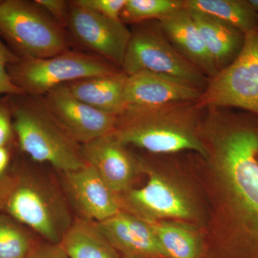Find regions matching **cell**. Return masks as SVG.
I'll list each match as a JSON object with an SVG mask.
<instances>
[{"label":"cell","mask_w":258,"mask_h":258,"mask_svg":"<svg viewBox=\"0 0 258 258\" xmlns=\"http://www.w3.org/2000/svg\"><path fill=\"white\" fill-rule=\"evenodd\" d=\"M191 165L208 210L205 258H258V125L211 115Z\"/></svg>","instance_id":"obj_1"},{"label":"cell","mask_w":258,"mask_h":258,"mask_svg":"<svg viewBox=\"0 0 258 258\" xmlns=\"http://www.w3.org/2000/svg\"><path fill=\"white\" fill-rule=\"evenodd\" d=\"M147 182L119 195L121 211L144 221L175 220L205 228V195L191 167L164 159H140Z\"/></svg>","instance_id":"obj_2"},{"label":"cell","mask_w":258,"mask_h":258,"mask_svg":"<svg viewBox=\"0 0 258 258\" xmlns=\"http://www.w3.org/2000/svg\"><path fill=\"white\" fill-rule=\"evenodd\" d=\"M198 108L196 101H189L125 111L118 117L113 133L125 147L134 146L154 155L191 152L203 157Z\"/></svg>","instance_id":"obj_3"},{"label":"cell","mask_w":258,"mask_h":258,"mask_svg":"<svg viewBox=\"0 0 258 258\" xmlns=\"http://www.w3.org/2000/svg\"><path fill=\"white\" fill-rule=\"evenodd\" d=\"M0 212L50 243H60L72 224L60 194L20 163L10 166L0 178Z\"/></svg>","instance_id":"obj_4"},{"label":"cell","mask_w":258,"mask_h":258,"mask_svg":"<svg viewBox=\"0 0 258 258\" xmlns=\"http://www.w3.org/2000/svg\"><path fill=\"white\" fill-rule=\"evenodd\" d=\"M8 96L15 135L22 152L33 161L47 163L63 173L86 164L81 146L57 123L42 96Z\"/></svg>","instance_id":"obj_5"},{"label":"cell","mask_w":258,"mask_h":258,"mask_svg":"<svg viewBox=\"0 0 258 258\" xmlns=\"http://www.w3.org/2000/svg\"><path fill=\"white\" fill-rule=\"evenodd\" d=\"M0 37L20 57L47 58L69 50L63 27L34 1L2 0Z\"/></svg>","instance_id":"obj_6"},{"label":"cell","mask_w":258,"mask_h":258,"mask_svg":"<svg viewBox=\"0 0 258 258\" xmlns=\"http://www.w3.org/2000/svg\"><path fill=\"white\" fill-rule=\"evenodd\" d=\"M8 70L15 86L32 96H43L60 85L118 71L99 56L70 50L47 58L20 57Z\"/></svg>","instance_id":"obj_7"},{"label":"cell","mask_w":258,"mask_h":258,"mask_svg":"<svg viewBox=\"0 0 258 258\" xmlns=\"http://www.w3.org/2000/svg\"><path fill=\"white\" fill-rule=\"evenodd\" d=\"M201 107H234L258 115V25L244 35L238 55L212 78L196 101Z\"/></svg>","instance_id":"obj_8"},{"label":"cell","mask_w":258,"mask_h":258,"mask_svg":"<svg viewBox=\"0 0 258 258\" xmlns=\"http://www.w3.org/2000/svg\"><path fill=\"white\" fill-rule=\"evenodd\" d=\"M127 76L147 71L184 81L202 90L206 79L160 33L139 29L132 32L121 66Z\"/></svg>","instance_id":"obj_9"},{"label":"cell","mask_w":258,"mask_h":258,"mask_svg":"<svg viewBox=\"0 0 258 258\" xmlns=\"http://www.w3.org/2000/svg\"><path fill=\"white\" fill-rule=\"evenodd\" d=\"M66 27L83 46L94 55L121 68L132 32L122 20H114L70 3Z\"/></svg>","instance_id":"obj_10"},{"label":"cell","mask_w":258,"mask_h":258,"mask_svg":"<svg viewBox=\"0 0 258 258\" xmlns=\"http://www.w3.org/2000/svg\"><path fill=\"white\" fill-rule=\"evenodd\" d=\"M52 116L79 145L113 133L118 117L93 108L78 99L67 85H60L42 96Z\"/></svg>","instance_id":"obj_11"},{"label":"cell","mask_w":258,"mask_h":258,"mask_svg":"<svg viewBox=\"0 0 258 258\" xmlns=\"http://www.w3.org/2000/svg\"><path fill=\"white\" fill-rule=\"evenodd\" d=\"M80 146L85 162L92 166L117 195L134 187L144 175L139 158L134 157L113 133Z\"/></svg>","instance_id":"obj_12"},{"label":"cell","mask_w":258,"mask_h":258,"mask_svg":"<svg viewBox=\"0 0 258 258\" xmlns=\"http://www.w3.org/2000/svg\"><path fill=\"white\" fill-rule=\"evenodd\" d=\"M63 174L66 190L81 218L97 223L121 211L119 195L92 166L86 163L80 169Z\"/></svg>","instance_id":"obj_13"},{"label":"cell","mask_w":258,"mask_h":258,"mask_svg":"<svg viewBox=\"0 0 258 258\" xmlns=\"http://www.w3.org/2000/svg\"><path fill=\"white\" fill-rule=\"evenodd\" d=\"M202 92V90L184 81L142 71L128 76L124 91V111L196 101Z\"/></svg>","instance_id":"obj_14"},{"label":"cell","mask_w":258,"mask_h":258,"mask_svg":"<svg viewBox=\"0 0 258 258\" xmlns=\"http://www.w3.org/2000/svg\"><path fill=\"white\" fill-rule=\"evenodd\" d=\"M96 224L122 258H167L152 226L138 217L120 211Z\"/></svg>","instance_id":"obj_15"},{"label":"cell","mask_w":258,"mask_h":258,"mask_svg":"<svg viewBox=\"0 0 258 258\" xmlns=\"http://www.w3.org/2000/svg\"><path fill=\"white\" fill-rule=\"evenodd\" d=\"M161 28L181 55L203 74L213 78L218 71L191 13L184 8L159 20Z\"/></svg>","instance_id":"obj_16"},{"label":"cell","mask_w":258,"mask_h":258,"mask_svg":"<svg viewBox=\"0 0 258 258\" xmlns=\"http://www.w3.org/2000/svg\"><path fill=\"white\" fill-rule=\"evenodd\" d=\"M128 76L123 71L68 83L78 99L102 112L120 116L125 110L124 91Z\"/></svg>","instance_id":"obj_17"},{"label":"cell","mask_w":258,"mask_h":258,"mask_svg":"<svg viewBox=\"0 0 258 258\" xmlns=\"http://www.w3.org/2000/svg\"><path fill=\"white\" fill-rule=\"evenodd\" d=\"M189 11L219 72L238 55L243 44L244 34L210 15L192 10Z\"/></svg>","instance_id":"obj_18"},{"label":"cell","mask_w":258,"mask_h":258,"mask_svg":"<svg viewBox=\"0 0 258 258\" xmlns=\"http://www.w3.org/2000/svg\"><path fill=\"white\" fill-rule=\"evenodd\" d=\"M149 223L167 258H205L203 227L175 220Z\"/></svg>","instance_id":"obj_19"},{"label":"cell","mask_w":258,"mask_h":258,"mask_svg":"<svg viewBox=\"0 0 258 258\" xmlns=\"http://www.w3.org/2000/svg\"><path fill=\"white\" fill-rule=\"evenodd\" d=\"M60 244L69 258H122L96 222L82 218L72 222Z\"/></svg>","instance_id":"obj_20"},{"label":"cell","mask_w":258,"mask_h":258,"mask_svg":"<svg viewBox=\"0 0 258 258\" xmlns=\"http://www.w3.org/2000/svg\"><path fill=\"white\" fill-rule=\"evenodd\" d=\"M186 9L200 12L218 19L242 33L257 26V14L248 1L240 0H186Z\"/></svg>","instance_id":"obj_21"},{"label":"cell","mask_w":258,"mask_h":258,"mask_svg":"<svg viewBox=\"0 0 258 258\" xmlns=\"http://www.w3.org/2000/svg\"><path fill=\"white\" fill-rule=\"evenodd\" d=\"M35 244L21 224L0 215V258H26Z\"/></svg>","instance_id":"obj_22"},{"label":"cell","mask_w":258,"mask_h":258,"mask_svg":"<svg viewBox=\"0 0 258 258\" xmlns=\"http://www.w3.org/2000/svg\"><path fill=\"white\" fill-rule=\"evenodd\" d=\"M184 8L181 0H127L121 18L131 23L161 19Z\"/></svg>","instance_id":"obj_23"},{"label":"cell","mask_w":258,"mask_h":258,"mask_svg":"<svg viewBox=\"0 0 258 258\" xmlns=\"http://www.w3.org/2000/svg\"><path fill=\"white\" fill-rule=\"evenodd\" d=\"M19 58L20 57L5 45L0 37V95L18 96L25 94L13 83L8 73V66Z\"/></svg>","instance_id":"obj_24"},{"label":"cell","mask_w":258,"mask_h":258,"mask_svg":"<svg viewBox=\"0 0 258 258\" xmlns=\"http://www.w3.org/2000/svg\"><path fill=\"white\" fill-rule=\"evenodd\" d=\"M127 0H76L73 4L92 10L114 20H121V14Z\"/></svg>","instance_id":"obj_25"},{"label":"cell","mask_w":258,"mask_h":258,"mask_svg":"<svg viewBox=\"0 0 258 258\" xmlns=\"http://www.w3.org/2000/svg\"><path fill=\"white\" fill-rule=\"evenodd\" d=\"M15 137L9 96L0 98V148L9 147Z\"/></svg>","instance_id":"obj_26"},{"label":"cell","mask_w":258,"mask_h":258,"mask_svg":"<svg viewBox=\"0 0 258 258\" xmlns=\"http://www.w3.org/2000/svg\"><path fill=\"white\" fill-rule=\"evenodd\" d=\"M34 2L63 28L66 27L70 11L69 2L64 0H35Z\"/></svg>","instance_id":"obj_27"},{"label":"cell","mask_w":258,"mask_h":258,"mask_svg":"<svg viewBox=\"0 0 258 258\" xmlns=\"http://www.w3.org/2000/svg\"><path fill=\"white\" fill-rule=\"evenodd\" d=\"M26 258H69L60 243H36Z\"/></svg>","instance_id":"obj_28"},{"label":"cell","mask_w":258,"mask_h":258,"mask_svg":"<svg viewBox=\"0 0 258 258\" xmlns=\"http://www.w3.org/2000/svg\"><path fill=\"white\" fill-rule=\"evenodd\" d=\"M11 152L9 147L0 148V178L6 174L10 166Z\"/></svg>","instance_id":"obj_29"},{"label":"cell","mask_w":258,"mask_h":258,"mask_svg":"<svg viewBox=\"0 0 258 258\" xmlns=\"http://www.w3.org/2000/svg\"><path fill=\"white\" fill-rule=\"evenodd\" d=\"M248 3L252 7V9L257 13L258 12V0H249Z\"/></svg>","instance_id":"obj_30"},{"label":"cell","mask_w":258,"mask_h":258,"mask_svg":"<svg viewBox=\"0 0 258 258\" xmlns=\"http://www.w3.org/2000/svg\"><path fill=\"white\" fill-rule=\"evenodd\" d=\"M123 258H135V257H123Z\"/></svg>","instance_id":"obj_31"},{"label":"cell","mask_w":258,"mask_h":258,"mask_svg":"<svg viewBox=\"0 0 258 258\" xmlns=\"http://www.w3.org/2000/svg\"><path fill=\"white\" fill-rule=\"evenodd\" d=\"M2 0H0V3H1Z\"/></svg>","instance_id":"obj_32"}]
</instances>
